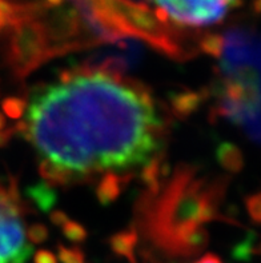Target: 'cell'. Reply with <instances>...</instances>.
Instances as JSON below:
<instances>
[{
	"mask_svg": "<svg viewBox=\"0 0 261 263\" xmlns=\"http://www.w3.org/2000/svg\"><path fill=\"white\" fill-rule=\"evenodd\" d=\"M27 128L40 157L59 170L117 171L151 159L160 119L143 92L104 73H89L33 93Z\"/></svg>",
	"mask_w": 261,
	"mask_h": 263,
	"instance_id": "cell-1",
	"label": "cell"
},
{
	"mask_svg": "<svg viewBox=\"0 0 261 263\" xmlns=\"http://www.w3.org/2000/svg\"><path fill=\"white\" fill-rule=\"evenodd\" d=\"M217 55L229 87L260 91L258 39L245 30H232L222 37Z\"/></svg>",
	"mask_w": 261,
	"mask_h": 263,
	"instance_id": "cell-2",
	"label": "cell"
},
{
	"mask_svg": "<svg viewBox=\"0 0 261 263\" xmlns=\"http://www.w3.org/2000/svg\"><path fill=\"white\" fill-rule=\"evenodd\" d=\"M157 6L162 20H173L180 26L205 27L222 22L231 8L242 0H149Z\"/></svg>",
	"mask_w": 261,
	"mask_h": 263,
	"instance_id": "cell-3",
	"label": "cell"
},
{
	"mask_svg": "<svg viewBox=\"0 0 261 263\" xmlns=\"http://www.w3.org/2000/svg\"><path fill=\"white\" fill-rule=\"evenodd\" d=\"M32 253L16 209L0 197V263H26Z\"/></svg>",
	"mask_w": 261,
	"mask_h": 263,
	"instance_id": "cell-4",
	"label": "cell"
},
{
	"mask_svg": "<svg viewBox=\"0 0 261 263\" xmlns=\"http://www.w3.org/2000/svg\"><path fill=\"white\" fill-rule=\"evenodd\" d=\"M195 263H224L220 258H217L216 255H212V254H208V255H204L203 258L197 260Z\"/></svg>",
	"mask_w": 261,
	"mask_h": 263,
	"instance_id": "cell-5",
	"label": "cell"
},
{
	"mask_svg": "<svg viewBox=\"0 0 261 263\" xmlns=\"http://www.w3.org/2000/svg\"><path fill=\"white\" fill-rule=\"evenodd\" d=\"M46 2L48 3V6H53V7H57L63 3V0H46Z\"/></svg>",
	"mask_w": 261,
	"mask_h": 263,
	"instance_id": "cell-6",
	"label": "cell"
}]
</instances>
